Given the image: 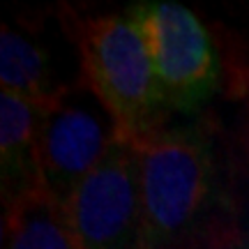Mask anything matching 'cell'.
Wrapping results in <instances>:
<instances>
[{
  "label": "cell",
  "mask_w": 249,
  "mask_h": 249,
  "mask_svg": "<svg viewBox=\"0 0 249 249\" xmlns=\"http://www.w3.org/2000/svg\"><path fill=\"white\" fill-rule=\"evenodd\" d=\"M132 145L145 249H238L233 192L219 180L208 136L160 127Z\"/></svg>",
  "instance_id": "cell-1"
},
{
  "label": "cell",
  "mask_w": 249,
  "mask_h": 249,
  "mask_svg": "<svg viewBox=\"0 0 249 249\" xmlns=\"http://www.w3.org/2000/svg\"><path fill=\"white\" fill-rule=\"evenodd\" d=\"M83 81L95 90L118 124V139L136 143L164 127L160 83L141 30L129 9L71 18Z\"/></svg>",
  "instance_id": "cell-2"
},
{
  "label": "cell",
  "mask_w": 249,
  "mask_h": 249,
  "mask_svg": "<svg viewBox=\"0 0 249 249\" xmlns=\"http://www.w3.org/2000/svg\"><path fill=\"white\" fill-rule=\"evenodd\" d=\"M116 141V120L86 81L60 92L39 108L37 148L44 192L62 208Z\"/></svg>",
  "instance_id": "cell-3"
},
{
  "label": "cell",
  "mask_w": 249,
  "mask_h": 249,
  "mask_svg": "<svg viewBox=\"0 0 249 249\" xmlns=\"http://www.w3.org/2000/svg\"><path fill=\"white\" fill-rule=\"evenodd\" d=\"M79 249H145L139 161L132 143L116 141L62 205Z\"/></svg>",
  "instance_id": "cell-4"
},
{
  "label": "cell",
  "mask_w": 249,
  "mask_h": 249,
  "mask_svg": "<svg viewBox=\"0 0 249 249\" xmlns=\"http://www.w3.org/2000/svg\"><path fill=\"white\" fill-rule=\"evenodd\" d=\"M141 30L164 104L189 113L213 95L217 58L213 37L180 2H141L129 7Z\"/></svg>",
  "instance_id": "cell-5"
},
{
  "label": "cell",
  "mask_w": 249,
  "mask_h": 249,
  "mask_svg": "<svg viewBox=\"0 0 249 249\" xmlns=\"http://www.w3.org/2000/svg\"><path fill=\"white\" fill-rule=\"evenodd\" d=\"M67 17V14H65ZM62 17V18H65ZM70 18L65 30L55 35L44 23L9 26L0 30V83L2 90L14 92L33 107L42 108L60 92L83 79V74L70 70L67 55H62V42H71Z\"/></svg>",
  "instance_id": "cell-6"
},
{
  "label": "cell",
  "mask_w": 249,
  "mask_h": 249,
  "mask_svg": "<svg viewBox=\"0 0 249 249\" xmlns=\"http://www.w3.org/2000/svg\"><path fill=\"white\" fill-rule=\"evenodd\" d=\"M39 108L14 92H0V173L5 205L44 189L37 148Z\"/></svg>",
  "instance_id": "cell-7"
},
{
  "label": "cell",
  "mask_w": 249,
  "mask_h": 249,
  "mask_svg": "<svg viewBox=\"0 0 249 249\" xmlns=\"http://www.w3.org/2000/svg\"><path fill=\"white\" fill-rule=\"evenodd\" d=\"M5 249H79L62 208L44 189L5 205Z\"/></svg>",
  "instance_id": "cell-8"
},
{
  "label": "cell",
  "mask_w": 249,
  "mask_h": 249,
  "mask_svg": "<svg viewBox=\"0 0 249 249\" xmlns=\"http://www.w3.org/2000/svg\"><path fill=\"white\" fill-rule=\"evenodd\" d=\"M233 222L238 235V249H249V189H233Z\"/></svg>",
  "instance_id": "cell-9"
},
{
  "label": "cell",
  "mask_w": 249,
  "mask_h": 249,
  "mask_svg": "<svg viewBox=\"0 0 249 249\" xmlns=\"http://www.w3.org/2000/svg\"><path fill=\"white\" fill-rule=\"evenodd\" d=\"M247 150H249V141H247Z\"/></svg>",
  "instance_id": "cell-10"
}]
</instances>
